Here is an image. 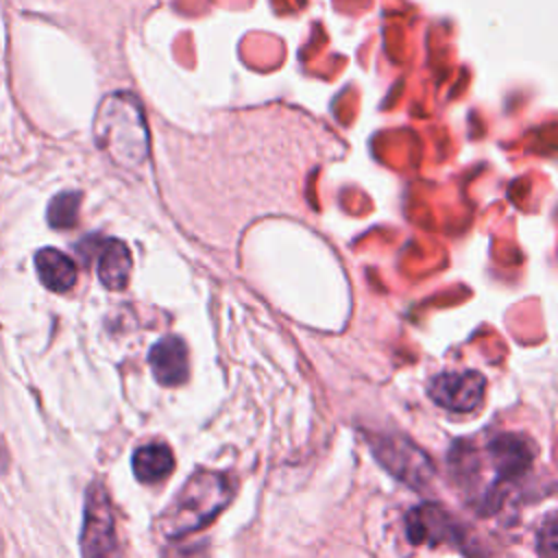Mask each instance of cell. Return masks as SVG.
<instances>
[{
	"label": "cell",
	"instance_id": "11",
	"mask_svg": "<svg viewBox=\"0 0 558 558\" xmlns=\"http://www.w3.org/2000/svg\"><path fill=\"white\" fill-rule=\"evenodd\" d=\"M556 514L554 512H549L547 514V519H545V523L541 525V530H538V556L541 558H556Z\"/></svg>",
	"mask_w": 558,
	"mask_h": 558
},
{
	"label": "cell",
	"instance_id": "7",
	"mask_svg": "<svg viewBox=\"0 0 558 558\" xmlns=\"http://www.w3.org/2000/svg\"><path fill=\"white\" fill-rule=\"evenodd\" d=\"M131 253L122 240H105L98 253V279L109 290H124L131 277Z\"/></svg>",
	"mask_w": 558,
	"mask_h": 558
},
{
	"label": "cell",
	"instance_id": "6",
	"mask_svg": "<svg viewBox=\"0 0 558 558\" xmlns=\"http://www.w3.org/2000/svg\"><path fill=\"white\" fill-rule=\"evenodd\" d=\"M148 366L161 386H179L190 375L187 347L177 336H166L148 351Z\"/></svg>",
	"mask_w": 558,
	"mask_h": 558
},
{
	"label": "cell",
	"instance_id": "3",
	"mask_svg": "<svg viewBox=\"0 0 558 558\" xmlns=\"http://www.w3.org/2000/svg\"><path fill=\"white\" fill-rule=\"evenodd\" d=\"M81 554L83 558H122L113 508L102 482H92L85 493Z\"/></svg>",
	"mask_w": 558,
	"mask_h": 558
},
{
	"label": "cell",
	"instance_id": "9",
	"mask_svg": "<svg viewBox=\"0 0 558 558\" xmlns=\"http://www.w3.org/2000/svg\"><path fill=\"white\" fill-rule=\"evenodd\" d=\"M133 475L142 482V484H155L166 480L172 469H174V458L168 445L163 442H148L142 445L140 449H135L133 460Z\"/></svg>",
	"mask_w": 558,
	"mask_h": 558
},
{
	"label": "cell",
	"instance_id": "8",
	"mask_svg": "<svg viewBox=\"0 0 558 558\" xmlns=\"http://www.w3.org/2000/svg\"><path fill=\"white\" fill-rule=\"evenodd\" d=\"M39 281L52 292H65L76 283V264L57 248H41L35 255Z\"/></svg>",
	"mask_w": 558,
	"mask_h": 558
},
{
	"label": "cell",
	"instance_id": "10",
	"mask_svg": "<svg viewBox=\"0 0 558 558\" xmlns=\"http://www.w3.org/2000/svg\"><path fill=\"white\" fill-rule=\"evenodd\" d=\"M81 192H61L48 205V225L54 229H72L78 220Z\"/></svg>",
	"mask_w": 558,
	"mask_h": 558
},
{
	"label": "cell",
	"instance_id": "12",
	"mask_svg": "<svg viewBox=\"0 0 558 558\" xmlns=\"http://www.w3.org/2000/svg\"><path fill=\"white\" fill-rule=\"evenodd\" d=\"M7 464H9V456H7L4 447L0 445V473H4V471H7Z\"/></svg>",
	"mask_w": 558,
	"mask_h": 558
},
{
	"label": "cell",
	"instance_id": "2",
	"mask_svg": "<svg viewBox=\"0 0 558 558\" xmlns=\"http://www.w3.org/2000/svg\"><path fill=\"white\" fill-rule=\"evenodd\" d=\"M235 482L220 471L198 469L179 488L159 519V530L168 538H181L209 525L231 501Z\"/></svg>",
	"mask_w": 558,
	"mask_h": 558
},
{
	"label": "cell",
	"instance_id": "4",
	"mask_svg": "<svg viewBox=\"0 0 558 558\" xmlns=\"http://www.w3.org/2000/svg\"><path fill=\"white\" fill-rule=\"evenodd\" d=\"M486 379L477 371H447L429 381V397L451 412H473L482 405Z\"/></svg>",
	"mask_w": 558,
	"mask_h": 558
},
{
	"label": "cell",
	"instance_id": "5",
	"mask_svg": "<svg viewBox=\"0 0 558 558\" xmlns=\"http://www.w3.org/2000/svg\"><path fill=\"white\" fill-rule=\"evenodd\" d=\"M486 456L495 473V488H497L504 482L521 480L532 466L534 451L523 436L501 434L488 442Z\"/></svg>",
	"mask_w": 558,
	"mask_h": 558
},
{
	"label": "cell",
	"instance_id": "1",
	"mask_svg": "<svg viewBox=\"0 0 558 558\" xmlns=\"http://www.w3.org/2000/svg\"><path fill=\"white\" fill-rule=\"evenodd\" d=\"M94 142L113 163L142 166L150 148L142 102L129 92L107 94L94 116Z\"/></svg>",
	"mask_w": 558,
	"mask_h": 558
}]
</instances>
